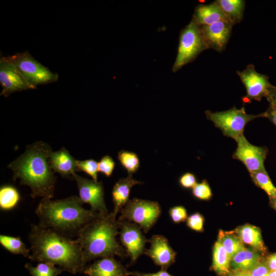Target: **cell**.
I'll use <instances>...</instances> for the list:
<instances>
[{
	"mask_svg": "<svg viewBox=\"0 0 276 276\" xmlns=\"http://www.w3.org/2000/svg\"><path fill=\"white\" fill-rule=\"evenodd\" d=\"M208 49L209 48L200 27L192 19L180 33L178 52L172 67L173 72H176Z\"/></svg>",
	"mask_w": 276,
	"mask_h": 276,
	"instance_id": "cell-5",
	"label": "cell"
},
{
	"mask_svg": "<svg viewBox=\"0 0 276 276\" xmlns=\"http://www.w3.org/2000/svg\"><path fill=\"white\" fill-rule=\"evenodd\" d=\"M55 266L48 262H39L36 266L29 263L25 265L31 276H58L63 270Z\"/></svg>",
	"mask_w": 276,
	"mask_h": 276,
	"instance_id": "cell-28",
	"label": "cell"
},
{
	"mask_svg": "<svg viewBox=\"0 0 276 276\" xmlns=\"http://www.w3.org/2000/svg\"><path fill=\"white\" fill-rule=\"evenodd\" d=\"M268 276H276V270L270 271Z\"/></svg>",
	"mask_w": 276,
	"mask_h": 276,
	"instance_id": "cell-43",
	"label": "cell"
},
{
	"mask_svg": "<svg viewBox=\"0 0 276 276\" xmlns=\"http://www.w3.org/2000/svg\"><path fill=\"white\" fill-rule=\"evenodd\" d=\"M169 214L172 221L175 223L184 222L188 218L187 210L181 205L171 208L169 211Z\"/></svg>",
	"mask_w": 276,
	"mask_h": 276,
	"instance_id": "cell-34",
	"label": "cell"
},
{
	"mask_svg": "<svg viewBox=\"0 0 276 276\" xmlns=\"http://www.w3.org/2000/svg\"><path fill=\"white\" fill-rule=\"evenodd\" d=\"M150 243L144 254L161 269H167L175 261L176 252L173 250L167 238L160 235H153L149 240Z\"/></svg>",
	"mask_w": 276,
	"mask_h": 276,
	"instance_id": "cell-14",
	"label": "cell"
},
{
	"mask_svg": "<svg viewBox=\"0 0 276 276\" xmlns=\"http://www.w3.org/2000/svg\"><path fill=\"white\" fill-rule=\"evenodd\" d=\"M269 198V203L272 208L276 211V196L270 197Z\"/></svg>",
	"mask_w": 276,
	"mask_h": 276,
	"instance_id": "cell-42",
	"label": "cell"
},
{
	"mask_svg": "<svg viewBox=\"0 0 276 276\" xmlns=\"http://www.w3.org/2000/svg\"><path fill=\"white\" fill-rule=\"evenodd\" d=\"M234 232L244 244L250 245L263 254L266 251L260 228L245 224L236 228Z\"/></svg>",
	"mask_w": 276,
	"mask_h": 276,
	"instance_id": "cell-20",
	"label": "cell"
},
{
	"mask_svg": "<svg viewBox=\"0 0 276 276\" xmlns=\"http://www.w3.org/2000/svg\"><path fill=\"white\" fill-rule=\"evenodd\" d=\"M118 221L120 242L130 257V264H133L144 254L145 245L149 240L136 224L125 220Z\"/></svg>",
	"mask_w": 276,
	"mask_h": 276,
	"instance_id": "cell-11",
	"label": "cell"
},
{
	"mask_svg": "<svg viewBox=\"0 0 276 276\" xmlns=\"http://www.w3.org/2000/svg\"><path fill=\"white\" fill-rule=\"evenodd\" d=\"M118 159L129 175L136 172L140 168L139 158L133 152L121 150L118 153Z\"/></svg>",
	"mask_w": 276,
	"mask_h": 276,
	"instance_id": "cell-29",
	"label": "cell"
},
{
	"mask_svg": "<svg viewBox=\"0 0 276 276\" xmlns=\"http://www.w3.org/2000/svg\"><path fill=\"white\" fill-rule=\"evenodd\" d=\"M264 260L270 271L276 270V252L269 255Z\"/></svg>",
	"mask_w": 276,
	"mask_h": 276,
	"instance_id": "cell-39",
	"label": "cell"
},
{
	"mask_svg": "<svg viewBox=\"0 0 276 276\" xmlns=\"http://www.w3.org/2000/svg\"><path fill=\"white\" fill-rule=\"evenodd\" d=\"M218 240L221 243L231 259L245 247L244 243L234 231L224 232L220 230Z\"/></svg>",
	"mask_w": 276,
	"mask_h": 276,
	"instance_id": "cell-24",
	"label": "cell"
},
{
	"mask_svg": "<svg viewBox=\"0 0 276 276\" xmlns=\"http://www.w3.org/2000/svg\"><path fill=\"white\" fill-rule=\"evenodd\" d=\"M227 276H251V275L247 270L231 269Z\"/></svg>",
	"mask_w": 276,
	"mask_h": 276,
	"instance_id": "cell-41",
	"label": "cell"
},
{
	"mask_svg": "<svg viewBox=\"0 0 276 276\" xmlns=\"http://www.w3.org/2000/svg\"><path fill=\"white\" fill-rule=\"evenodd\" d=\"M206 118L219 128L223 135L235 140L243 134L246 124L250 121L263 117L262 113L257 115L247 114L244 107H233L222 111H205Z\"/></svg>",
	"mask_w": 276,
	"mask_h": 276,
	"instance_id": "cell-8",
	"label": "cell"
},
{
	"mask_svg": "<svg viewBox=\"0 0 276 276\" xmlns=\"http://www.w3.org/2000/svg\"><path fill=\"white\" fill-rule=\"evenodd\" d=\"M73 178L76 181L79 197L82 203H87L90 210L96 214L109 213L104 199V191L101 181L89 179L75 173Z\"/></svg>",
	"mask_w": 276,
	"mask_h": 276,
	"instance_id": "cell-9",
	"label": "cell"
},
{
	"mask_svg": "<svg viewBox=\"0 0 276 276\" xmlns=\"http://www.w3.org/2000/svg\"><path fill=\"white\" fill-rule=\"evenodd\" d=\"M192 19L200 26L210 25L220 21H229L215 2L209 5H198Z\"/></svg>",
	"mask_w": 276,
	"mask_h": 276,
	"instance_id": "cell-19",
	"label": "cell"
},
{
	"mask_svg": "<svg viewBox=\"0 0 276 276\" xmlns=\"http://www.w3.org/2000/svg\"><path fill=\"white\" fill-rule=\"evenodd\" d=\"M115 162L112 158L109 155H105L98 163V172L110 177L114 170Z\"/></svg>",
	"mask_w": 276,
	"mask_h": 276,
	"instance_id": "cell-32",
	"label": "cell"
},
{
	"mask_svg": "<svg viewBox=\"0 0 276 276\" xmlns=\"http://www.w3.org/2000/svg\"><path fill=\"white\" fill-rule=\"evenodd\" d=\"M78 171H83L89 175L93 179L98 181V162L93 159L83 160H76Z\"/></svg>",
	"mask_w": 276,
	"mask_h": 276,
	"instance_id": "cell-30",
	"label": "cell"
},
{
	"mask_svg": "<svg viewBox=\"0 0 276 276\" xmlns=\"http://www.w3.org/2000/svg\"><path fill=\"white\" fill-rule=\"evenodd\" d=\"M130 275L132 276H173L169 273L167 269H161L159 271L154 273H144L137 271L130 272Z\"/></svg>",
	"mask_w": 276,
	"mask_h": 276,
	"instance_id": "cell-37",
	"label": "cell"
},
{
	"mask_svg": "<svg viewBox=\"0 0 276 276\" xmlns=\"http://www.w3.org/2000/svg\"><path fill=\"white\" fill-rule=\"evenodd\" d=\"M119 234V222L112 213L98 215L86 224L77 236L85 264L91 260L118 256H127L116 237Z\"/></svg>",
	"mask_w": 276,
	"mask_h": 276,
	"instance_id": "cell-4",
	"label": "cell"
},
{
	"mask_svg": "<svg viewBox=\"0 0 276 276\" xmlns=\"http://www.w3.org/2000/svg\"><path fill=\"white\" fill-rule=\"evenodd\" d=\"M120 212L119 221L133 222L147 233L159 218L162 209L156 201L134 198L129 200Z\"/></svg>",
	"mask_w": 276,
	"mask_h": 276,
	"instance_id": "cell-7",
	"label": "cell"
},
{
	"mask_svg": "<svg viewBox=\"0 0 276 276\" xmlns=\"http://www.w3.org/2000/svg\"><path fill=\"white\" fill-rule=\"evenodd\" d=\"M192 194L196 198L202 200H208L212 196L211 188L205 180L196 184L192 188Z\"/></svg>",
	"mask_w": 276,
	"mask_h": 276,
	"instance_id": "cell-31",
	"label": "cell"
},
{
	"mask_svg": "<svg viewBox=\"0 0 276 276\" xmlns=\"http://www.w3.org/2000/svg\"><path fill=\"white\" fill-rule=\"evenodd\" d=\"M236 73L246 88L245 98L248 101H260L263 98H266L272 85L267 75L257 72L252 64H248L244 70Z\"/></svg>",
	"mask_w": 276,
	"mask_h": 276,
	"instance_id": "cell-12",
	"label": "cell"
},
{
	"mask_svg": "<svg viewBox=\"0 0 276 276\" xmlns=\"http://www.w3.org/2000/svg\"><path fill=\"white\" fill-rule=\"evenodd\" d=\"M179 183L183 188H193L197 183L196 178L193 173L186 172L179 177Z\"/></svg>",
	"mask_w": 276,
	"mask_h": 276,
	"instance_id": "cell-36",
	"label": "cell"
},
{
	"mask_svg": "<svg viewBox=\"0 0 276 276\" xmlns=\"http://www.w3.org/2000/svg\"><path fill=\"white\" fill-rule=\"evenodd\" d=\"M263 117L267 118L276 126V107L269 105L265 112L262 113Z\"/></svg>",
	"mask_w": 276,
	"mask_h": 276,
	"instance_id": "cell-38",
	"label": "cell"
},
{
	"mask_svg": "<svg viewBox=\"0 0 276 276\" xmlns=\"http://www.w3.org/2000/svg\"><path fill=\"white\" fill-rule=\"evenodd\" d=\"M235 140L237 146L233 155L234 158L242 162L249 173L266 170L264 162L268 153L266 147L251 144L243 134Z\"/></svg>",
	"mask_w": 276,
	"mask_h": 276,
	"instance_id": "cell-10",
	"label": "cell"
},
{
	"mask_svg": "<svg viewBox=\"0 0 276 276\" xmlns=\"http://www.w3.org/2000/svg\"><path fill=\"white\" fill-rule=\"evenodd\" d=\"M266 99L269 103V105L276 107V86L272 85L270 88Z\"/></svg>",
	"mask_w": 276,
	"mask_h": 276,
	"instance_id": "cell-40",
	"label": "cell"
},
{
	"mask_svg": "<svg viewBox=\"0 0 276 276\" xmlns=\"http://www.w3.org/2000/svg\"><path fill=\"white\" fill-rule=\"evenodd\" d=\"M0 243L4 248L12 254L20 255L28 258L30 256V249L26 247L19 237L1 235Z\"/></svg>",
	"mask_w": 276,
	"mask_h": 276,
	"instance_id": "cell-25",
	"label": "cell"
},
{
	"mask_svg": "<svg viewBox=\"0 0 276 276\" xmlns=\"http://www.w3.org/2000/svg\"><path fill=\"white\" fill-rule=\"evenodd\" d=\"M249 174L255 184L264 191L269 197L276 196V187L272 182L266 170Z\"/></svg>",
	"mask_w": 276,
	"mask_h": 276,
	"instance_id": "cell-27",
	"label": "cell"
},
{
	"mask_svg": "<svg viewBox=\"0 0 276 276\" xmlns=\"http://www.w3.org/2000/svg\"><path fill=\"white\" fill-rule=\"evenodd\" d=\"M18 190L11 185H5L0 189V209L10 211L15 208L20 201Z\"/></svg>",
	"mask_w": 276,
	"mask_h": 276,
	"instance_id": "cell-26",
	"label": "cell"
},
{
	"mask_svg": "<svg viewBox=\"0 0 276 276\" xmlns=\"http://www.w3.org/2000/svg\"><path fill=\"white\" fill-rule=\"evenodd\" d=\"M82 205L79 197L75 195L57 200L42 198L35 210L38 225L71 238L77 237L81 229L99 215Z\"/></svg>",
	"mask_w": 276,
	"mask_h": 276,
	"instance_id": "cell-3",
	"label": "cell"
},
{
	"mask_svg": "<svg viewBox=\"0 0 276 276\" xmlns=\"http://www.w3.org/2000/svg\"><path fill=\"white\" fill-rule=\"evenodd\" d=\"M231 258L221 243L217 240L213 247V269L220 276H227L231 270Z\"/></svg>",
	"mask_w": 276,
	"mask_h": 276,
	"instance_id": "cell-23",
	"label": "cell"
},
{
	"mask_svg": "<svg viewBox=\"0 0 276 276\" xmlns=\"http://www.w3.org/2000/svg\"><path fill=\"white\" fill-rule=\"evenodd\" d=\"M247 271L251 276H268L270 271L263 258L252 268Z\"/></svg>",
	"mask_w": 276,
	"mask_h": 276,
	"instance_id": "cell-35",
	"label": "cell"
},
{
	"mask_svg": "<svg viewBox=\"0 0 276 276\" xmlns=\"http://www.w3.org/2000/svg\"><path fill=\"white\" fill-rule=\"evenodd\" d=\"M83 273L87 276H129L130 272L113 257L100 258L89 266Z\"/></svg>",
	"mask_w": 276,
	"mask_h": 276,
	"instance_id": "cell-16",
	"label": "cell"
},
{
	"mask_svg": "<svg viewBox=\"0 0 276 276\" xmlns=\"http://www.w3.org/2000/svg\"><path fill=\"white\" fill-rule=\"evenodd\" d=\"M33 89L39 85L56 82L59 75L35 59L28 51L5 57Z\"/></svg>",
	"mask_w": 276,
	"mask_h": 276,
	"instance_id": "cell-6",
	"label": "cell"
},
{
	"mask_svg": "<svg viewBox=\"0 0 276 276\" xmlns=\"http://www.w3.org/2000/svg\"><path fill=\"white\" fill-rule=\"evenodd\" d=\"M49 163L53 171L63 177L73 178L76 171H78L76 160L64 147L58 151L50 152Z\"/></svg>",
	"mask_w": 276,
	"mask_h": 276,
	"instance_id": "cell-17",
	"label": "cell"
},
{
	"mask_svg": "<svg viewBox=\"0 0 276 276\" xmlns=\"http://www.w3.org/2000/svg\"><path fill=\"white\" fill-rule=\"evenodd\" d=\"M233 25L227 21L200 26L209 48L223 51L230 37Z\"/></svg>",
	"mask_w": 276,
	"mask_h": 276,
	"instance_id": "cell-15",
	"label": "cell"
},
{
	"mask_svg": "<svg viewBox=\"0 0 276 276\" xmlns=\"http://www.w3.org/2000/svg\"><path fill=\"white\" fill-rule=\"evenodd\" d=\"M29 240L31 260L50 263L74 274L83 273L86 264L76 239L35 224L31 226Z\"/></svg>",
	"mask_w": 276,
	"mask_h": 276,
	"instance_id": "cell-1",
	"label": "cell"
},
{
	"mask_svg": "<svg viewBox=\"0 0 276 276\" xmlns=\"http://www.w3.org/2000/svg\"><path fill=\"white\" fill-rule=\"evenodd\" d=\"M142 182L135 180L132 175L120 179L114 184L112 191L113 210L112 213L116 216L129 200V197L132 187L141 185Z\"/></svg>",
	"mask_w": 276,
	"mask_h": 276,
	"instance_id": "cell-18",
	"label": "cell"
},
{
	"mask_svg": "<svg viewBox=\"0 0 276 276\" xmlns=\"http://www.w3.org/2000/svg\"><path fill=\"white\" fill-rule=\"evenodd\" d=\"M215 2L220 8L228 21L233 25L243 18L245 2L243 0H217Z\"/></svg>",
	"mask_w": 276,
	"mask_h": 276,
	"instance_id": "cell-22",
	"label": "cell"
},
{
	"mask_svg": "<svg viewBox=\"0 0 276 276\" xmlns=\"http://www.w3.org/2000/svg\"><path fill=\"white\" fill-rule=\"evenodd\" d=\"M261 254V252L253 248L244 247L232 258L231 269L248 270L263 258Z\"/></svg>",
	"mask_w": 276,
	"mask_h": 276,
	"instance_id": "cell-21",
	"label": "cell"
},
{
	"mask_svg": "<svg viewBox=\"0 0 276 276\" xmlns=\"http://www.w3.org/2000/svg\"><path fill=\"white\" fill-rule=\"evenodd\" d=\"M0 84L2 87L1 95L5 97L17 91L33 89L5 57L0 59Z\"/></svg>",
	"mask_w": 276,
	"mask_h": 276,
	"instance_id": "cell-13",
	"label": "cell"
},
{
	"mask_svg": "<svg viewBox=\"0 0 276 276\" xmlns=\"http://www.w3.org/2000/svg\"><path fill=\"white\" fill-rule=\"evenodd\" d=\"M186 220L187 225L190 229L197 232L203 231L204 219L201 214L194 213L189 216Z\"/></svg>",
	"mask_w": 276,
	"mask_h": 276,
	"instance_id": "cell-33",
	"label": "cell"
},
{
	"mask_svg": "<svg viewBox=\"0 0 276 276\" xmlns=\"http://www.w3.org/2000/svg\"><path fill=\"white\" fill-rule=\"evenodd\" d=\"M52 151L47 143L35 142L28 146L25 152L8 166L14 179H19L21 185L30 188L33 198L53 197L56 178L49 163Z\"/></svg>",
	"mask_w": 276,
	"mask_h": 276,
	"instance_id": "cell-2",
	"label": "cell"
}]
</instances>
